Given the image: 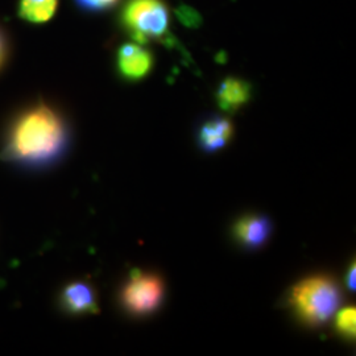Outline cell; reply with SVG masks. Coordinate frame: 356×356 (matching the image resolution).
Listing matches in <instances>:
<instances>
[{
    "instance_id": "obj_1",
    "label": "cell",
    "mask_w": 356,
    "mask_h": 356,
    "mask_svg": "<svg viewBox=\"0 0 356 356\" xmlns=\"http://www.w3.org/2000/svg\"><path fill=\"white\" fill-rule=\"evenodd\" d=\"M65 143L66 126L63 118L41 102L13 122L3 157L23 165H42L61 153Z\"/></svg>"
},
{
    "instance_id": "obj_2",
    "label": "cell",
    "mask_w": 356,
    "mask_h": 356,
    "mask_svg": "<svg viewBox=\"0 0 356 356\" xmlns=\"http://www.w3.org/2000/svg\"><path fill=\"white\" fill-rule=\"evenodd\" d=\"M291 300L301 318L312 325H319L330 318L338 309L341 292L330 279L313 277L297 284Z\"/></svg>"
},
{
    "instance_id": "obj_3",
    "label": "cell",
    "mask_w": 356,
    "mask_h": 356,
    "mask_svg": "<svg viewBox=\"0 0 356 356\" xmlns=\"http://www.w3.org/2000/svg\"><path fill=\"white\" fill-rule=\"evenodd\" d=\"M120 22L131 38L143 45L149 38H165L169 13L163 0H128L120 13Z\"/></svg>"
},
{
    "instance_id": "obj_4",
    "label": "cell",
    "mask_w": 356,
    "mask_h": 356,
    "mask_svg": "<svg viewBox=\"0 0 356 356\" xmlns=\"http://www.w3.org/2000/svg\"><path fill=\"white\" fill-rule=\"evenodd\" d=\"M164 293L163 281L153 275L134 270L122 293L123 304L135 314H147L160 305Z\"/></svg>"
},
{
    "instance_id": "obj_5",
    "label": "cell",
    "mask_w": 356,
    "mask_h": 356,
    "mask_svg": "<svg viewBox=\"0 0 356 356\" xmlns=\"http://www.w3.org/2000/svg\"><path fill=\"white\" fill-rule=\"evenodd\" d=\"M153 56L139 44L128 42L118 51V70L128 81H139L152 70Z\"/></svg>"
},
{
    "instance_id": "obj_6",
    "label": "cell",
    "mask_w": 356,
    "mask_h": 356,
    "mask_svg": "<svg viewBox=\"0 0 356 356\" xmlns=\"http://www.w3.org/2000/svg\"><path fill=\"white\" fill-rule=\"evenodd\" d=\"M64 307L73 314L97 313V294L86 282H73L65 288L63 293Z\"/></svg>"
},
{
    "instance_id": "obj_7",
    "label": "cell",
    "mask_w": 356,
    "mask_h": 356,
    "mask_svg": "<svg viewBox=\"0 0 356 356\" xmlns=\"http://www.w3.org/2000/svg\"><path fill=\"white\" fill-rule=\"evenodd\" d=\"M251 85L238 78H226L216 91V102L227 113L241 108L251 98Z\"/></svg>"
},
{
    "instance_id": "obj_8",
    "label": "cell",
    "mask_w": 356,
    "mask_h": 356,
    "mask_svg": "<svg viewBox=\"0 0 356 356\" xmlns=\"http://www.w3.org/2000/svg\"><path fill=\"white\" fill-rule=\"evenodd\" d=\"M232 134V123L225 118H216L204 123L200 132V140L206 151H216L229 143Z\"/></svg>"
},
{
    "instance_id": "obj_9",
    "label": "cell",
    "mask_w": 356,
    "mask_h": 356,
    "mask_svg": "<svg viewBox=\"0 0 356 356\" xmlns=\"http://www.w3.org/2000/svg\"><path fill=\"white\" fill-rule=\"evenodd\" d=\"M58 7V0H20L17 15L31 24H44L49 22Z\"/></svg>"
},
{
    "instance_id": "obj_10",
    "label": "cell",
    "mask_w": 356,
    "mask_h": 356,
    "mask_svg": "<svg viewBox=\"0 0 356 356\" xmlns=\"http://www.w3.org/2000/svg\"><path fill=\"white\" fill-rule=\"evenodd\" d=\"M269 234V225L260 216H244L235 225V235L247 245H260L266 242Z\"/></svg>"
},
{
    "instance_id": "obj_11",
    "label": "cell",
    "mask_w": 356,
    "mask_h": 356,
    "mask_svg": "<svg viewBox=\"0 0 356 356\" xmlns=\"http://www.w3.org/2000/svg\"><path fill=\"white\" fill-rule=\"evenodd\" d=\"M356 310L354 306L346 307L338 313L337 329L348 338L355 337Z\"/></svg>"
},
{
    "instance_id": "obj_12",
    "label": "cell",
    "mask_w": 356,
    "mask_h": 356,
    "mask_svg": "<svg viewBox=\"0 0 356 356\" xmlns=\"http://www.w3.org/2000/svg\"><path fill=\"white\" fill-rule=\"evenodd\" d=\"M176 15H177L178 20L184 26H189V28H198L202 24L201 15L188 6L178 7L176 10Z\"/></svg>"
},
{
    "instance_id": "obj_13",
    "label": "cell",
    "mask_w": 356,
    "mask_h": 356,
    "mask_svg": "<svg viewBox=\"0 0 356 356\" xmlns=\"http://www.w3.org/2000/svg\"><path fill=\"white\" fill-rule=\"evenodd\" d=\"M76 4L86 11H106L114 7L118 0H76Z\"/></svg>"
},
{
    "instance_id": "obj_14",
    "label": "cell",
    "mask_w": 356,
    "mask_h": 356,
    "mask_svg": "<svg viewBox=\"0 0 356 356\" xmlns=\"http://www.w3.org/2000/svg\"><path fill=\"white\" fill-rule=\"evenodd\" d=\"M7 54H8V44H7V38L4 32L0 29V69L1 66L6 63V58H7Z\"/></svg>"
},
{
    "instance_id": "obj_15",
    "label": "cell",
    "mask_w": 356,
    "mask_h": 356,
    "mask_svg": "<svg viewBox=\"0 0 356 356\" xmlns=\"http://www.w3.org/2000/svg\"><path fill=\"white\" fill-rule=\"evenodd\" d=\"M347 285L350 289H355V264L350 268V272L347 275Z\"/></svg>"
}]
</instances>
